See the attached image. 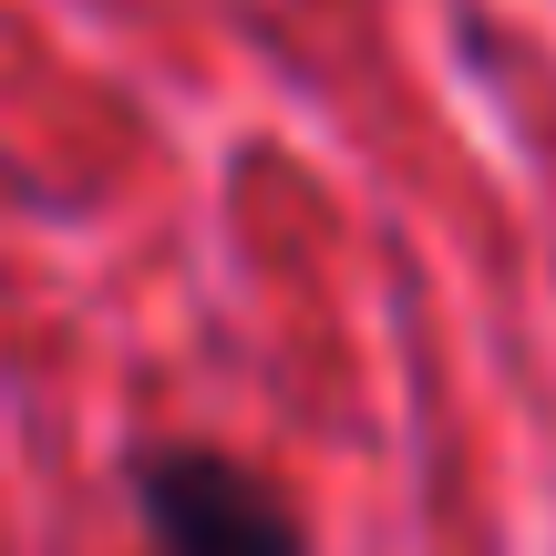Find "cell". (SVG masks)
<instances>
[{
  "instance_id": "6da1fadb",
  "label": "cell",
  "mask_w": 556,
  "mask_h": 556,
  "mask_svg": "<svg viewBox=\"0 0 556 556\" xmlns=\"http://www.w3.org/2000/svg\"><path fill=\"white\" fill-rule=\"evenodd\" d=\"M135 516H144V556H309L289 495L227 443H144Z\"/></svg>"
}]
</instances>
